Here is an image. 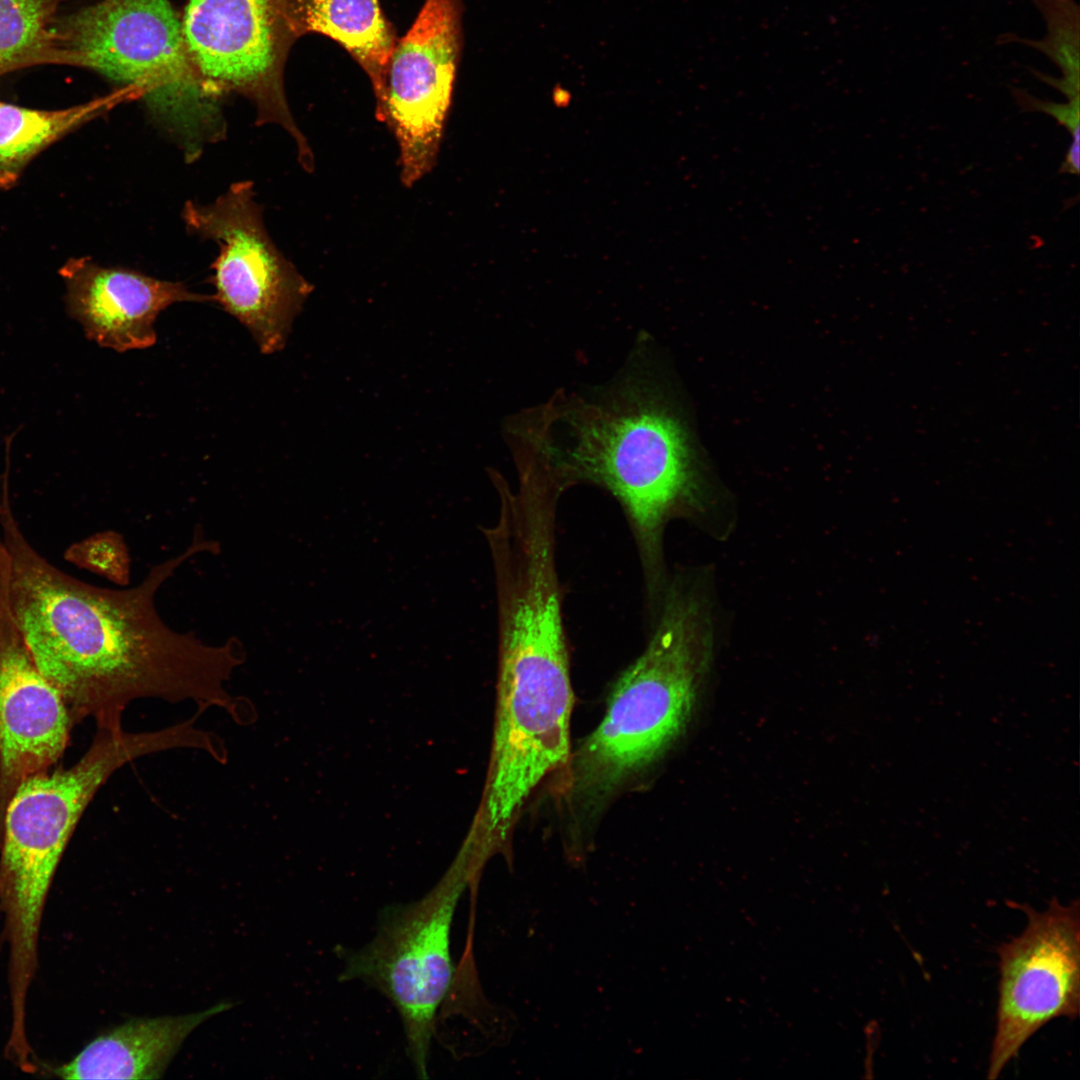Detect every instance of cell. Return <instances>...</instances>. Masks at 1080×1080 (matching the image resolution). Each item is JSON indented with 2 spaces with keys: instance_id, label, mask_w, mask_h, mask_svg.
I'll use <instances>...</instances> for the list:
<instances>
[{
  "instance_id": "cell-1",
  "label": "cell",
  "mask_w": 1080,
  "mask_h": 1080,
  "mask_svg": "<svg viewBox=\"0 0 1080 1080\" xmlns=\"http://www.w3.org/2000/svg\"><path fill=\"white\" fill-rule=\"evenodd\" d=\"M8 473L0 483V580L16 625L42 674L60 692L74 724L122 727L136 700H181L202 667L194 633L169 628L154 598L178 568L171 558L138 586L110 590L62 572L27 541L13 514Z\"/></svg>"
},
{
  "instance_id": "cell-2",
  "label": "cell",
  "mask_w": 1080,
  "mask_h": 1080,
  "mask_svg": "<svg viewBox=\"0 0 1080 1080\" xmlns=\"http://www.w3.org/2000/svg\"><path fill=\"white\" fill-rule=\"evenodd\" d=\"M190 743L191 732L184 722L140 732L97 727L90 747L74 765L34 774L16 788L0 834V910L9 946L13 1006L26 1005L38 967L47 895L65 848L94 796L126 764L186 749Z\"/></svg>"
},
{
  "instance_id": "cell-3",
  "label": "cell",
  "mask_w": 1080,
  "mask_h": 1080,
  "mask_svg": "<svg viewBox=\"0 0 1080 1080\" xmlns=\"http://www.w3.org/2000/svg\"><path fill=\"white\" fill-rule=\"evenodd\" d=\"M712 650L704 593L674 585L648 645L618 678L574 759L577 792L606 795L663 755L687 724Z\"/></svg>"
},
{
  "instance_id": "cell-4",
  "label": "cell",
  "mask_w": 1080,
  "mask_h": 1080,
  "mask_svg": "<svg viewBox=\"0 0 1080 1080\" xmlns=\"http://www.w3.org/2000/svg\"><path fill=\"white\" fill-rule=\"evenodd\" d=\"M593 400L567 412L571 445L565 464L612 492L643 549L655 558L666 522L694 503L685 433L640 375L623 378Z\"/></svg>"
},
{
  "instance_id": "cell-5",
  "label": "cell",
  "mask_w": 1080,
  "mask_h": 1080,
  "mask_svg": "<svg viewBox=\"0 0 1080 1080\" xmlns=\"http://www.w3.org/2000/svg\"><path fill=\"white\" fill-rule=\"evenodd\" d=\"M57 29L67 65L139 89L187 159L224 136L218 97L203 85L169 0H100L59 18Z\"/></svg>"
},
{
  "instance_id": "cell-6",
  "label": "cell",
  "mask_w": 1080,
  "mask_h": 1080,
  "mask_svg": "<svg viewBox=\"0 0 1080 1080\" xmlns=\"http://www.w3.org/2000/svg\"><path fill=\"white\" fill-rule=\"evenodd\" d=\"M572 706L563 629L529 619L502 630L497 725L483 816L494 843L506 840L533 791L569 760Z\"/></svg>"
},
{
  "instance_id": "cell-7",
  "label": "cell",
  "mask_w": 1080,
  "mask_h": 1080,
  "mask_svg": "<svg viewBox=\"0 0 1080 1080\" xmlns=\"http://www.w3.org/2000/svg\"><path fill=\"white\" fill-rule=\"evenodd\" d=\"M464 880L456 868L420 899L387 906L374 937L346 953L339 975L373 987L392 1003L421 1079L428 1077L435 1020L452 979L450 930Z\"/></svg>"
},
{
  "instance_id": "cell-8",
  "label": "cell",
  "mask_w": 1080,
  "mask_h": 1080,
  "mask_svg": "<svg viewBox=\"0 0 1080 1080\" xmlns=\"http://www.w3.org/2000/svg\"><path fill=\"white\" fill-rule=\"evenodd\" d=\"M181 217L188 232L219 247L211 263L215 302L261 353L281 351L314 288L271 239L253 182H234L208 204L186 201Z\"/></svg>"
},
{
  "instance_id": "cell-9",
  "label": "cell",
  "mask_w": 1080,
  "mask_h": 1080,
  "mask_svg": "<svg viewBox=\"0 0 1080 1080\" xmlns=\"http://www.w3.org/2000/svg\"><path fill=\"white\" fill-rule=\"evenodd\" d=\"M184 40L205 88L219 97L235 93L254 106L257 126L282 127L294 140L301 167L311 173L314 154L285 94L284 69L298 39L287 0H187Z\"/></svg>"
},
{
  "instance_id": "cell-10",
  "label": "cell",
  "mask_w": 1080,
  "mask_h": 1080,
  "mask_svg": "<svg viewBox=\"0 0 1080 1080\" xmlns=\"http://www.w3.org/2000/svg\"><path fill=\"white\" fill-rule=\"evenodd\" d=\"M1015 906L1027 916V925L997 949V1020L987 1070L991 1080L1043 1026L1079 1015L1078 900L1064 905L1054 897L1042 911L1027 904Z\"/></svg>"
},
{
  "instance_id": "cell-11",
  "label": "cell",
  "mask_w": 1080,
  "mask_h": 1080,
  "mask_svg": "<svg viewBox=\"0 0 1080 1080\" xmlns=\"http://www.w3.org/2000/svg\"><path fill=\"white\" fill-rule=\"evenodd\" d=\"M461 0H425L392 52L383 110L410 188L435 167L462 49Z\"/></svg>"
},
{
  "instance_id": "cell-12",
  "label": "cell",
  "mask_w": 1080,
  "mask_h": 1080,
  "mask_svg": "<svg viewBox=\"0 0 1080 1080\" xmlns=\"http://www.w3.org/2000/svg\"><path fill=\"white\" fill-rule=\"evenodd\" d=\"M74 725L60 692L36 665L0 580V834L16 788L60 759Z\"/></svg>"
},
{
  "instance_id": "cell-13",
  "label": "cell",
  "mask_w": 1080,
  "mask_h": 1080,
  "mask_svg": "<svg viewBox=\"0 0 1080 1080\" xmlns=\"http://www.w3.org/2000/svg\"><path fill=\"white\" fill-rule=\"evenodd\" d=\"M66 309L86 337L123 353L152 347L154 328L165 309L181 302H215L183 282L168 281L125 267L102 266L88 257L69 260L60 270Z\"/></svg>"
},
{
  "instance_id": "cell-14",
  "label": "cell",
  "mask_w": 1080,
  "mask_h": 1080,
  "mask_svg": "<svg viewBox=\"0 0 1080 1080\" xmlns=\"http://www.w3.org/2000/svg\"><path fill=\"white\" fill-rule=\"evenodd\" d=\"M232 1006L221 1002L186 1015L131 1019L93 1039L53 1072L59 1078L73 1080L159 1079L187 1036Z\"/></svg>"
},
{
  "instance_id": "cell-15",
  "label": "cell",
  "mask_w": 1080,
  "mask_h": 1080,
  "mask_svg": "<svg viewBox=\"0 0 1080 1080\" xmlns=\"http://www.w3.org/2000/svg\"><path fill=\"white\" fill-rule=\"evenodd\" d=\"M291 29L297 39L320 34L345 49L370 80L375 116L385 102L392 52L397 43L394 25L379 0H287Z\"/></svg>"
},
{
  "instance_id": "cell-16",
  "label": "cell",
  "mask_w": 1080,
  "mask_h": 1080,
  "mask_svg": "<svg viewBox=\"0 0 1080 1080\" xmlns=\"http://www.w3.org/2000/svg\"><path fill=\"white\" fill-rule=\"evenodd\" d=\"M134 87H121L89 102L58 110L21 107L0 100V187L13 185L42 150L72 130L115 108L142 99Z\"/></svg>"
},
{
  "instance_id": "cell-17",
  "label": "cell",
  "mask_w": 1080,
  "mask_h": 1080,
  "mask_svg": "<svg viewBox=\"0 0 1080 1080\" xmlns=\"http://www.w3.org/2000/svg\"><path fill=\"white\" fill-rule=\"evenodd\" d=\"M61 0H0V76L43 65H67L57 29Z\"/></svg>"
},
{
  "instance_id": "cell-18",
  "label": "cell",
  "mask_w": 1080,
  "mask_h": 1080,
  "mask_svg": "<svg viewBox=\"0 0 1080 1080\" xmlns=\"http://www.w3.org/2000/svg\"><path fill=\"white\" fill-rule=\"evenodd\" d=\"M1046 24V35L1029 39L1014 33H1003L997 44L1018 43L1033 48L1049 58L1062 72L1059 78L1034 69L1040 81L1060 91L1067 100L1079 96L1080 9L1074 0H1030Z\"/></svg>"
},
{
  "instance_id": "cell-19",
  "label": "cell",
  "mask_w": 1080,
  "mask_h": 1080,
  "mask_svg": "<svg viewBox=\"0 0 1080 1080\" xmlns=\"http://www.w3.org/2000/svg\"><path fill=\"white\" fill-rule=\"evenodd\" d=\"M122 544L117 535L103 533L71 545L65 557L74 564L115 580L122 575L120 568L127 562L121 560L125 555Z\"/></svg>"
},
{
  "instance_id": "cell-20",
  "label": "cell",
  "mask_w": 1080,
  "mask_h": 1080,
  "mask_svg": "<svg viewBox=\"0 0 1080 1080\" xmlns=\"http://www.w3.org/2000/svg\"><path fill=\"white\" fill-rule=\"evenodd\" d=\"M1010 91L1022 111L1048 114L1069 131L1072 139H1079V96L1067 103H1057L1036 98L1019 87H1011Z\"/></svg>"
}]
</instances>
